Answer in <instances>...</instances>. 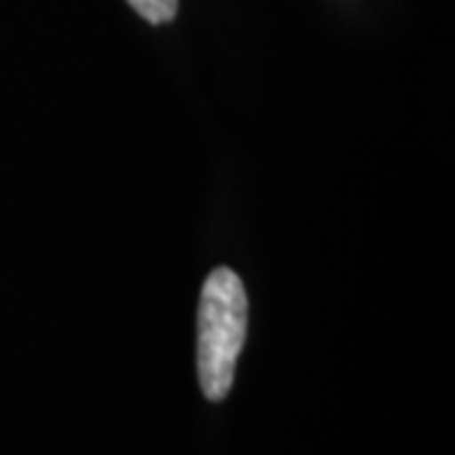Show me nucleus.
Wrapping results in <instances>:
<instances>
[{
    "instance_id": "1",
    "label": "nucleus",
    "mask_w": 455,
    "mask_h": 455,
    "mask_svg": "<svg viewBox=\"0 0 455 455\" xmlns=\"http://www.w3.org/2000/svg\"><path fill=\"white\" fill-rule=\"evenodd\" d=\"M249 299L234 269L220 267L204 278L198 302V385L211 403L234 387L236 358L245 343Z\"/></svg>"
},
{
    "instance_id": "2",
    "label": "nucleus",
    "mask_w": 455,
    "mask_h": 455,
    "mask_svg": "<svg viewBox=\"0 0 455 455\" xmlns=\"http://www.w3.org/2000/svg\"><path fill=\"white\" fill-rule=\"evenodd\" d=\"M148 24H166L178 12V0H127Z\"/></svg>"
}]
</instances>
